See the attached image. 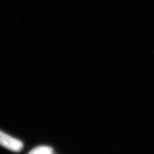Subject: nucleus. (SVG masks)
I'll return each instance as SVG.
<instances>
[{
  "label": "nucleus",
  "instance_id": "2",
  "mask_svg": "<svg viewBox=\"0 0 154 154\" xmlns=\"http://www.w3.org/2000/svg\"><path fill=\"white\" fill-rule=\"evenodd\" d=\"M29 154H53V149L48 146H41L33 149Z\"/></svg>",
  "mask_w": 154,
  "mask_h": 154
},
{
  "label": "nucleus",
  "instance_id": "1",
  "mask_svg": "<svg viewBox=\"0 0 154 154\" xmlns=\"http://www.w3.org/2000/svg\"><path fill=\"white\" fill-rule=\"evenodd\" d=\"M0 145L14 152H19L23 148L22 142L1 131H0Z\"/></svg>",
  "mask_w": 154,
  "mask_h": 154
}]
</instances>
